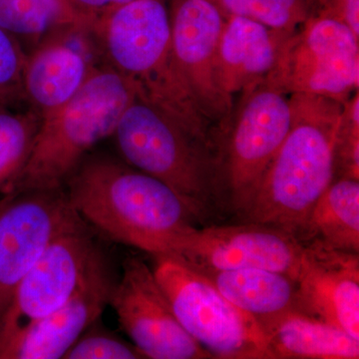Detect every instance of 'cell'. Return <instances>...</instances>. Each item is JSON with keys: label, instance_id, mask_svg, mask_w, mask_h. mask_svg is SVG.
I'll return each instance as SVG.
<instances>
[{"label": "cell", "instance_id": "obj_19", "mask_svg": "<svg viewBox=\"0 0 359 359\" xmlns=\"http://www.w3.org/2000/svg\"><path fill=\"white\" fill-rule=\"evenodd\" d=\"M273 359H358L359 340L341 328L289 311L264 328Z\"/></svg>", "mask_w": 359, "mask_h": 359}, {"label": "cell", "instance_id": "obj_17", "mask_svg": "<svg viewBox=\"0 0 359 359\" xmlns=\"http://www.w3.org/2000/svg\"><path fill=\"white\" fill-rule=\"evenodd\" d=\"M292 34L240 16L226 18L218 50V79L224 93L233 100L236 94L266 80Z\"/></svg>", "mask_w": 359, "mask_h": 359}, {"label": "cell", "instance_id": "obj_15", "mask_svg": "<svg viewBox=\"0 0 359 359\" xmlns=\"http://www.w3.org/2000/svg\"><path fill=\"white\" fill-rule=\"evenodd\" d=\"M114 285L101 254L72 297L11 339L0 351V359L63 358L109 304Z\"/></svg>", "mask_w": 359, "mask_h": 359}, {"label": "cell", "instance_id": "obj_8", "mask_svg": "<svg viewBox=\"0 0 359 359\" xmlns=\"http://www.w3.org/2000/svg\"><path fill=\"white\" fill-rule=\"evenodd\" d=\"M287 95L309 94L344 103L359 86V36L341 21L311 14L285 40L266 78Z\"/></svg>", "mask_w": 359, "mask_h": 359}, {"label": "cell", "instance_id": "obj_6", "mask_svg": "<svg viewBox=\"0 0 359 359\" xmlns=\"http://www.w3.org/2000/svg\"><path fill=\"white\" fill-rule=\"evenodd\" d=\"M156 278L180 325L212 358L273 359L264 328L185 264L154 257Z\"/></svg>", "mask_w": 359, "mask_h": 359}, {"label": "cell", "instance_id": "obj_5", "mask_svg": "<svg viewBox=\"0 0 359 359\" xmlns=\"http://www.w3.org/2000/svg\"><path fill=\"white\" fill-rule=\"evenodd\" d=\"M113 135L130 166L169 186L196 218H202L221 198L216 153L150 104L135 99Z\"/></svg>", "mask_w": 359, "mask_h": 359}, {"label": "cell", "instance_id": "obj_13", "mask_svg": "<svg viewBox=\"0 0 359 359\" xmlns=\"http://www.w3.org/2000/svg\"><path fill=\"white\" fill-rule=\"evenodd\" d=\"M175 58L196 101L224 133L233 100L219 84L218 50L226 18L210 0H171L169 7Z\"/></svg>", "mask_w": 359, "mask_h": 359}, {"label": "cell", "instance_id": "obj_21", "mask_svg": "<svg viewBox=\"0 0 359 359\" xmlns=\"http://www.w3.org/2000/svg\"><path fill=\"white\" fill-rule=\"evenodd\" d=\"M78 26H89L69 0H0V27L25 51ZM26 53V54H27Z\"/></svg>", "mask_w": 359, "mask_h": 359}, {"label": "cell", "instance_id": "obj_1", "mask_svg": "<svg viewBox=\"0 0 359 359\" xmlns=\"http://www.w3.org/2000/svg\"><path fill=\"white\" fill-rule=\"evenodd\" d=\"M91 30L105 65L131 84L136 99L169 116L219 155L223 132L182 75L165 0H136L97 20Z\"/></svg>", "mask_w": 359, "mask_h": 359}, {"label": "cell", "instance_id": "obj_23", "mask_svg": "<svg viewBox=\"0 0 359 359\" xmlns=\"http://www.w3.org/2000/svg\"><path fill=\"white\" fill-rule=\"evenodd\" d=\"M224 18L240 16L276 32L294 33L311 15L309 0H210Z\"/></svg>", "mask_w": 359, "mask_h": 359}, {"label": "cell", "instance_id": "obj_20", "mask_svg": "<svg viewBox=\"0 0 359 359\" xmlns=\"http://www.w3.org/2000/svg\"><path fill=\"white\" fill-rule=\"evenodd\" d=\"M304 244L359 254V180H334L297 233Z\"/></svg>", "mask_w": 359, "mask_h": 359}, {"label": "cell", "instance_id": "obj_18", "mask_svg": "<svg viewBox=\"0 0 359 359\" xmlns=\"http://www.w3.org/2000/svg\"><path fill=\"white\" fill-rule=\"evenodd\" d=\"M202 275L207 276L229 302L254 318L263 328L283 314L297 309V280L280 271L243 268Z\"/></svg>", "mask_w": 359, "mask_h": 359}, {"label": "cell", "instance_id": "obj_12", "mask_svg": "<svg viewBox=\"0 0 359 359\" xmlns=\"http://www.w3.org/2000/svg\"><path fill=\"white\" fill-rule=\"evenodd\" d=\"M76 216L61 190L11 194L0 199V321L28 271Z\"/></svg>", "mask_w": 359, "mask_h": 359}, {"label": "cell", "instance_id": "obj_26", "mask_svg": "<svg viewBox=\"0 0 359 359\" xmlns=\"http://www.w3.org/2000/svg\"><path fill=\"white\" fill-rule=\"evenodd\" d=\"M84 332L68 349L65 359H140L143 354L134 344L111 332L93 330Z\"/></svg>", "mask_w": 359, "mask_h": 359}, {"label": "cell", "instance_id": "obj_7", "mask_svg": "<svg viewBox=\"0 0 359 359\" xmlns=\"http://www.w3.org/2000/svg\"><path fill=\"white\" fill-rule=\"evenodd\" d=\"M290 95L269 80L245 90L222 143L221 198L242 211L289 133Z\"/></svg>", "mask_w": 359, "mask_h": 359}, {"label": "cell", "instance_id": "obj_11", "mask_svg": "<svg viewBox=\"0 0 359 359\" xmlns=\"http://www.w3.org/2000/svg\"><path fill=\"white\" fill-rule=\"evenodd\" d=\"M109 304L144 358H212L180 325L154 271L139 257H130L123 264Z\"/></svg>", "mask_w": 359, "mask_h": 359}, {"label": "cell", "instance_id": "obj_22", "mask_svg": "<svg viewBox=\"0 0 359 359\" xmlns=\"http://www.w3.org/2000/svg\"><path fill=\"white\" fill-rule=\"evenodd\" d=\"M40 122L32 109L18 112L0 105V199L11 195L27 164Z\"/></svg>", "mask_w": 359, "mask_h": 359}, {"label": "cell", "instance_id": "obj_2", "mask_svg": "<svg viewBox=\"0 0 359 359\" xmlns=\"http://www.w3.org/2000/svg\"><path fill=\"white\" fill-rule=\"evenodd\" d=\"M67 182L68 203L85 223L153 257L166 256L197 219L166 184L115 161H90Z\"/></svg>", "mask_w": 359, "mask_h": 359}, {"label": "cell", "instance_id": "obj_10", "mask_svg": "<svg viewBox=\"0 0 359 359\" xmlns=\"http://www.w3.org/2000/svg\"><path fill=\"white\" fill-rule=\"evenodd\" d=\"M304 245L294 235L266 224L189 226L168 257L201 273L243 268L280 271L297 280Z\"/></svg>", "mask_w": 359, "mask_h": 359}, {"label": "cell", "instance_id": "obj_4", "mask_svg": "<svg viewBox=\"0 0 359 359\" xmlns=\"http://www.w3.org/2000/svg\"><path fill=\"white\" fill-rule=\"evenodd\" d=\"M135 99L133 87L119 73L105 65L97 68L67 103L42 118L11 194L61 190L90 149L114 134Z\"/></svg>", "mask_w": 359, "mask_h": 359}, {"label": "cell", "instance_id": "obj_16", "mask_svg": "<svg viewBox=\"0 0 359 359\" xmlns=\"http://www.w3.org/2000/svg\"><path fill=\"white\" fill-rule=\"evenodd\" d=\"M304 245L297 276V309L359 340L358 254Z\"/></svg>", "mask_w": 359, "mask_h": 359}, {"label": "cell", "instance_id": "obj_9", "mask_svg": "<svg viewBox=\"0 0 359 359\" xmlns=\"http://www.w3.org/2000/svg\"><path fill=\"white\" fill-rule=\"evenodd\" d=\"M79 216L49 243L15 290L0 321V351L72 297L101 252Z\"/></svg>", "mask_w": 359, "mask_h": 359}, {"label": "cell", "instance_id": "obj_24", "mask_svg": "<svg viewBox=\"0 0 359 359\" xmlns=\"http://www.w3.org/2000/svg\"><path fill=\"white\" fill-rule=\"evenodd\" d=\"M334 164V180H359V91L342 104L335 140Z\"/></svg>", "mask_w": 359, "mask_h": 359}, {"label": "cell", "instance_id": "obj_3", "mask_svg": "<svg viewBox=\"0 0 359 359\" xmlns=\"http://www.w3.org/2000/svg\"><path fill=\"white\" fill-rule=\"evenodd\" d=\"M290 102L289 133L238 216L297 237L316 201L334 181L344 103L309 94H292Z\"/></svg>", "mask_w": 359, "mask_h": 359}, {"label": "cell", "instance_id": "obj_25", "mask_svg": "<svg viewBox=\"0 0 359 359\" xmlns=\"http://www.w3.org/2000/svg\"><path fill=\"white\" fill-rule=\"evenodd\" d=\"M25 60L22 46L0 27V105L11 107L25 100L22 75Z\"/></svg>", "mask_w": 359, "mask_h": 359}, {"label": "cell", "instance_id": "obj_27", "mask_svg": "<svg viewBox=\"0 0 359 359\" xmlns=\"http://www.w3.org/2000/svg\"><path fill=\"white\" fill-rule=\"evenodd\" d=\"M311 14L341 21L359 36V0H309Z\"/></svg>", "mask_w": 359, "mask_h": 359}, {"label": "cell", "instance_id": "obj_14", "mask_svg": "<svg viewBox=\"0 0 359 359\" xmlns=\"http://www.w3.org/2000/svg\"><path fill=\"white\" fill-rule=\"evenodd\" d=\"M95 54L101 56L88 26L59 32L28 52L22 90L30 109L42 119L62 107L100 67Z\"/></svg>", "mask_w": 359, "mask_h": 359}, {"label": "cell", "instance_id": "obj_28", "mask_svg": "<svg viewBox=\"0 0 359 359\" xmlns=\"http://www.w3.org/2000/svg\"><path fill=\"white\" fill-rule=\"evenodd\" d=\"M136 0H69L71 6L91 27L97 20Z\"/></svg>", "mask_w": 359, "mask_h": 359}]
</instances>
